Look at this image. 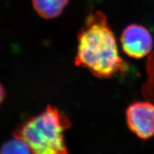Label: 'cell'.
<instances>
[{
  "mask_svg": "<svg viewBox=\"0 0 154 154\" xmlns=\"http://www.w3.org/2000/svg\"><path fill=\"white\" fill-rule=\"evenodd\" d=\"M74 63L99 79H111L128 71L119 54L115 34L102 11H92L86 17L77 34Z\"/></svg>",
  "mask_w": 154,
  "mask_h": 154,
  "instance_id": "1",
  "label": "cell"
},
{
  "mask_svg": "<svg viewBox=\"0 0 154 154\" xmlns=\"http://www.w3.org/2000/svg\"><path fill=\"white\" fill-rule=\"evenodd\" d=\"M71 126L67 115L48 105L19 124L14 135L27 144L32 154H69L64 134Z\"/></svg>",
  "mask_w": 154,
  "mask_h": 154,
  "instance_id": "2",
  "label": "cell"
},
{
  "mask_svg": "<svg viewBox=\"0 0 154 154\" xmlns=\"http://www.w3.org/2000/svg\"><path fill=\"white\" fill-rule=\"evenodd\" d=\"M128 128L141 140L154 136V103L148 101H136L128 106L126 110Z\"/></svg>",
  "mask_w": 154,
  "mask_h": 154,
  "instance_id": "3",
  "label": "cell"
},
{
  "mask_svg": "<svg viewBox=\"0 0 154 154\" xmlns=\"http://www.w3.org/2000/svg\"><path fill=\"white\" fill-rule=\"evenodd\" d=\"M120 42L124 52L133 59H140L149 56L153 48V38L146 26L131 24L124 29Z\"/></svg>",
  "mask_w": 154,
  "mask_h": 154,
  "instance_id": "4",
  "label": "cell"
},
{
  "mask_svg": "<svg viewBox=\"0 0 154 154\" xmlns=\"http://www.w3.org/2000/svg\"><path fill=\"white\" fill-rule=\"evenodd\" d=\"M36 12L45 19L59 17L68 5L69 0H32Z\"/></svg>",
  "mask_w": 154,
  "mask_h": 154,
  "instance_id": "5",
  "label": "cell"
},
{
  "mask_svg": "<svg viewBox=\"0 0 154 154\" xmlns=\"http://www.w3.org/2000/svg\"><path fill=\"white\" fill-rule=\"evenodd\" d=\"M146 71L147 77L142 86V94L146 100L154 103V51L148 58Z\"/></svg>",
  "mask_w": 154,
  "mask_h": 154,
  "instance_id": "6",
  "label": "cell"
},
{
  "mask_svg": "<svg viewBox=\"0 0 154 154\" xmlns=\"http://www.w3.org/2000/svg\"><path fill=\"white\" fill-rule=\"evenodd\" d=\"M0 154H32L24 140L14 136L4 143L0 148Z\"/></svg>",
  "mask_w": 154,
  "mask_h": 154,
  "instance_id": "7",
  "label": "cell"
},
{
  "mask_svg": "<svg viewBox=\"0 0 154 154\" xmlns=\"http://www.w3.org/2000/svg\"><path fill=\"white\" fill-rule=\"evenodd\" d=\"M6 98V91L2 84L0 83V106L3 103Z\"/></svg>",
  "mask_w": 154,
  "mask_h": 154,
  "instance_id": "8",
  "label": "cell"
}]
</instances>
